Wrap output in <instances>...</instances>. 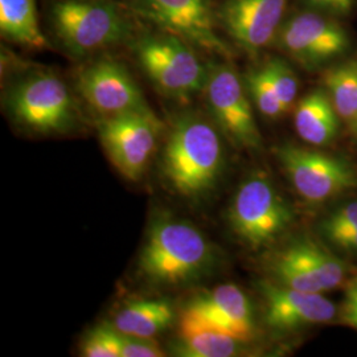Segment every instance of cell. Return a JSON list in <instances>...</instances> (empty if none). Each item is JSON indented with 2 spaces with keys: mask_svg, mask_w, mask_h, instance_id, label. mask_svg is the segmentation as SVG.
I'll use <instances>...</instances> for the list:
<instances>
[{
  "mask_svg": "<svg viewBox=\"0 0 357 357\" xmlns=\"http://www.w3.org/2000/svg\"><path fill=\"white\" fill-rule=\"evenodd\" d=\"M222 138L209 115L192 110L176 115L160 158L167 185L188 200L205 199L215 191L225 166Z\"/></svg>",
  "mask_w": 357,
  "mask_h": 357,
  "instance_id": "1",
  "label": "cell"
},
{
  "mask_svg": "<svg viewBox=\"0 0 357 357\" xmlns=\"http://www.w3.org/2000/svg\"><path fill=\"white\" fill-rule=\"evenodd\" d=\"M115 0H48V28L59 48L77 61L132 43L135 26Z\"/></svg>",
  "mask_w": 357,
  "mask_h": 357,
  "instance_id": "2",
  "label": "cell"
},
{
  "mask_svg": "<svg viewBox=\"0 0 357 357\" xmlns=\"http://www.w3.org/2000/svg\"><path fill=\"white\" fill-rule=\"evenodd\" d=\"M216 264L213 245L193 224L162 215L150 225L138 273L153 286H181L208 275Z\"/></svg>",
  "mask_w": 357,
  "mask_h": 357,
  "instance_id": "3",
  "label": "cell"
},
{
  "mask_svg": "<svg viewBox=\"0 0 357 357\" xmlns=\"http://www.w3.org/2000/svg\"><path fill=\"white\" fill-rule=\"evenodd\" d=\"M6 109L16 126L36 135L70 134L81 123L73 93L45 69H26L17 77L6 93Z\"/></svg>",
  "mask_w": 357,
  "mask_h": 357,
  "instance_id": "4",
  "label": "cell"
},
{
  "mask_svg": "<svg viewBox=\"0 0 357 357\" xmlns=\"http://www.w3.org/2000/svg\"><path fill=\"white\" fill-rule=\"evenodd\" d=\"M190 43L165 31L155 29L132 40V52L142 72L163 97L188 102L202 94L208 63Z\"/></svg>",
  "mask_w": 357,
  "mask_h": 357,
  "instance_id": "5",
  "label": "cell"
},
{
  "mask_svg": "<svg viewBox=\"0 0 357 357\" xmlns=\"http://www.w3.org/2000/svg\"><path fill=\"white\" fill-rule=\"evenodd\" d=\"M202 94L209 118L230 144L246 151L261 149L262 135L255 121V105L243 77L230 60L218 59L208 63Z\"/></svg>",
  "mask_w": 357,
  "mask_h": 357,
  "instance_id": "6",
  "label": "cell"
},
{
  "mask_svg": "<svg viewBox=\"0 0 357 357\" xmlns=\"http://www.w3.org/2000/svg\"><path fill=\"white\" fill-rule=\"evenodd\" d=\"M126 7L155 29L183 38L199 51L217 59H233V50L220 35L212 0H130Z\"/></svg>",
  "mask_w": 357,
  "mask_h": 357,
  "instance_id": "7",
  "label": "cell"
},
{
  "mask_svg": "<svg viewBox=\"0 0 357 357\" xmlns=\"http://www.w3.org/2000/svg\"><path fill=\"white\" fill-rule=\"evenodd\" d=\"M228 220L237 238L257 250L281 237L293 221V211L268 176L255 174L237 188Z\"/></svg>",
  "mask_w": 357,
  "mask_h": 357,
  "instance_id": "8",
  "label": "cell"
},
{
  "mask_svg": "<svg viewBox=\"0 0 357 357\" xmlns=\"http://www.w3.org/2000/svg\"><path fill=\"white\" fill-rule=\"evenodd\" d=\"M165 125L153 110L100 118L97 131L115 169L130 181L143 178Z\"/></svg>",
  "mask_w": 357,
  "mask_h": 357,
  "instance_id": "9",
  "label": "cell"
},
{
  "mask_svg": "<svg viewBox=\"0 0 357 357\" xmlns=\"http://www.w3.org/2000/svg\"><path fill=\"white\" fill-rule=\"evenodd\" d=\"M306 69L343 56L351 38L337 17L307 8L287 16L273 44Z\"/></svg>",
  "mask_w": 357,
  "mask_h": 357,
  "instance_id": "10",
  "label": "cell"
},
{
  "mask_svg": "<svg viewBox=\"0 0 357 357\" xmlns=\"http://www.w3.org/2000/svg\"><path fill=\"white\" fill-rule=\"evenodd\" d=\"M277 158L296 193L310 204H321L357 185L356 172L342 158L284 144Z\"/></svg>",
  "mask_w": 357,
  "mask_h": 357,
  "instance_id": "11",
  "label": "cell"
},
{
  "mask_svg": "<svg viewBox=\"0 0 357 357\" xmlns=\"http://www.w3.org/2000/svg\"><path fill=\"white\" fill-rule=\"evenodd\" d=\"M76 89L100 118L151 110L126 65L97 56L77 72Z\"/></svg>",
  "mask_w": 357,
  "mask_h": 357,
  "instance_id": "12",
  "label": "cell"
},
{
  "mask_svg": "<svg viewBox=\"0 0 357 357\" xmlns=\"http://www.w3.org/2000/svg\"><path fill=\"white\" fill-rule=\"evenodd\" d=\"M274 281L307 293H326L340 287L347 275L345 264L324 246L298 240L273 257Z\"/></svg>",
  "mask_w": 357,
  "mask_h": 357,
  "instance_id": "13",
  "label": "cell"
},
{
  "mask_svg": "<svg viewBox=\"0 0 357 357\" xmlns=\"http://www.w3.org/2000/svg\"><path fill=\"white\" fill-rule=\"evenodd\" d=\"M287 4L289 0H224L217 7L220 28L236 47L257 54L274 44Z\"/></svg>",
  "mask_w": 357,
  "mask_h": 357,
  "instance_id": "14",
  "label": "cell"
},
{
  "mask_svg": "<svg viewBox=\"0 0 357 357\" xmlns=\"http://www.w3.org/2000/svg\"><path fill=\"white\" fill-rule=\"evenodd\" d=\"M180 320L228 332L246 343L255 337L253 307L248 295L233 283L195 295L183 308Z\"/></svg>",
  "mask_w": 357,
  "mask_h": 357,
  "instance_id": "15",
  "label": "cell"
},
{
  "mask_svg": "<svg viewBox=\"0 0 357 357\" xmlns=\"http://www.w3.org/2000/svg\"><path fill=\"white\" fill-rule=\"evenodd\" d=\"M264 319L274 331L289 332L330 323L337 308L323 294L290 289L274 281L258 282Z\"/></svg>",
  "mask_w": 357,
  "mask_h": 357,
  "instance_id": "16",
  "label": "cell"
},
{
  "mask_svg": "<svg viewBox=\"0 0 357 357\" xmlns=\"http://www.w3.org/2000/svg\"><path fill=\"white\" fill-rule=\"evenodd\" d=\"M342 119L336 113L327 91L307 93L294 107V126L302 141L321 147L330 144L339 134Z\"/></svg>",
  "mask_w": 357,
  "mask_h": 357,
  "instance_id": "17",
  "label": "cell"
},
{
  "mask_svg": "<svg viewBox=\"0 0 357 357\" xmlns=\"http://www.w3.org/2000/svg\"><path fill=\"white\" fill-rule=\"evenodd\" d=\"M245 344L228 332L180 320L172 352L181 357H233L243 354Z\"/></svg>",
  "mask_w": 357,
  "mask_h": 357,
  "instance_id": "18",
  "label": "cell"
},
{
  "mask_svg": "<svg viewBox=\"0 0 357 357\" xmlns=\"http://www.w3.org/2000/svg\"><path fill=\"white\" fill-rule=\"evenodd\" d=\"M0 35L26 50L41 51L50 47L38 23L36 0H0Z\"/></svg>",
  "mask_w": 357,
  "mask_h": 357,
  "instance_id": "19",
  "label": "cell"
},
{
  "mask_svg": "<svg viewBox=\"0 0 357 357\" xmlns=\"http://www.w3.org/2000/svg\"><path fill=\"white\" fill-rule=\"evenodd\" d=\"M175 321V310L167 299L130 302L115 314L116 331L138 337H156Z\"/></svg>",
  "mask_w": 357,
  "mask_h": 357,
  "instance_id": "20",
  "label": "cell"
},
{
  "mask_svg": "<svg viewBox=\"0 0 357 357\" xmlns=\"http://www.w3.org/2000/svg\"><path fill=\"white\" fill-rule=\"evenodd\" d=\"M323 85L342 122L357 132V60L330 68L323 76Z\"/></svg>",
  "mask_w": 357,
  "mask_h": 357,
  "instance_id": "21",
  "label": "cell"
},
{
  "mask_svg": "<svg viewBox=\"0 0 357 357\" xmlns=\"http://www.w3.org/2000/svg\"><path fill=\"white\" fill-rule=\"evenodd\" d=\"M323 236L336 248L357 253V200L339 206L320 224Z\"/></svg>",
  "mask_w": 357,
  "mask_h": 357,
  "instance_id": "22",
  "label": "cell"
},
{
  "mask_svg": "<svg viewBox=\"0 0 357 357\" xmlns=\"http://www.w3.org/2000/svg\"><path fill=\"white\" fill-rule=\"evenodd\" d=\"M243 79L253 105L261 114L268 119H278L286 114L262 65L248 72Z\"/></svg>",
  "mask_w": 357,
  "mask_h": 357,
  "instance_id": "23",
  "label": "cell"
},
{
  "mask_svg": "<svg viewBox=\"0 0 357 357\" xmlns=\"http://www.w3.org/2000/svg\"><path fill=\"white\" fill-rule=\"evenodd\" d=\"M262 66L287 114L293 109L298 98V91H299L298 77L295 75L293 68L284 60L278 57L270 59Z\"/></svg>",
  "mask_w": 357,
  "mask_h": 357,
  "instance_id": "24",
  "label": "cell"
},
{
  "mask_svg": "<svg viewBox=\"0 0 357 357\" xmlns=\"http://www.w3.org/2000/svg\"><path fill=\"white\" fill-rule=\"evenodd\" d=\"M84 357H121V333L112 324L91 328L81 344Z\"/></svg>",
  "mask_w": 357,
  "mask_h": 357,
  "instance_id": "25",
  "label": "cell"
},
{
  "mask_svg": "<svg viewBox=\"0 0 357 357\" xmlns=\"http://www.w3.org/2000/svg\"><path fill=\"white\" fill-rule=\"evenodd\" d=\"M163 356H166V352L155 337H138L121 333V357Z\"/></svg>",
  "mask_w": 357,
  "mask_h": 357,
  "instance_id": "26",
  "label": "cell"
},
{
  "mask_svg": "<svg viewBox=\"0 0 357 357\" xmlns=\"http://www.w3.org/2000/svg\"><path fill=\"white\" fill-rule=\"evenodd\" d=\"M306 8L327 13L335 17H343L352 13L357 6V0H302Z\"/></svg>",
  "mask_w": 357,
  "mask_h": 357,
  "instance_id": "27",
  "label": "cell"
},
{
  "mask_svg": "<svg viewBox=\"0 0 357 357\" xmlns=\"http://www.w3.org/2000/svg\"><path fill=\"white\" fill-rule=\"evenodd\" d=\"M343 320L357 330V277L349 282L345 291Z\"/></svg>",
  "mask_w": 357,
  "mask_h": 357,
  "instance_id": "28",
  "label": "cell"
},
{
  "mask_svg": "<svg viewBox=\"0 0 357 357\" xmlns=\"http://www.w3.org/2000/svg\"><path fill=\"white\" fill-rule=\"evenodd\" d=\"M115 1H119V3H122L123 6H128V1H130V0H115Z\"/></svg>",
  "mask_w": 357,
  "mask_h": 357,
  "instance_id": "29",
  "label": "cell"
}]
</instances>
